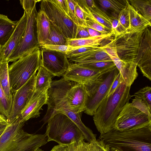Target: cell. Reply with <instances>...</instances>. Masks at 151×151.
I'll return each instance as SVG.
<instances>
[{"instance_id":"1","label":"cell","mask_w":151,"mask_h":151,"mask_svg":"<svg viewBox=\"0 0 151 151\" xmlns=\"http://www.w3.org/2000/svg\"><path fill=\"white\" fill-rule=\"evenodd\" d=\"M97 140L118 151H151V122L122 131L114 129Z\"/></svg>"},{"instance_id":"2","label":"cell","mask_w":151,"mask_h":151,"mask_svg":"<svg viewBox=\"0 0 151 151\" xmlns=\"http://www.w3.org/2000/svg\"><path fill=\"white\" fill-rule=\"evenodd\" d=\"M130 87L120 84L111 94L103 99L95 112L93 120L100 135L114 129L119 114L132 97L130 93Z\"/></svg>"},{"instance_id":"3","label":"cell","mask_w":151,"mask_h":151,"mask_svg":"<svg viewBox=\"0 0 151 151\" xmlns=\"http://www.w3.org/2000/svg\"><path fill=\"white\" fill-rule=\"evenodd\" d=\"M24 123L17 118L8 123L0 136V151H31L48 142L45 134H31L24 131Z\"/></svg>"},{"instance_id":"4","label":"cell","mask_w":151,"mask_h":151,"mask_svg":"<svg viewBox=\"0 0 151 151\" xmlns=\"http://www.w3.org/2000/svg\"><path fill=\"white\" fill-rule=\"evenodd\" d=\"M45 135L47 142L55 141L59 145H68L85 137L77 126L66 115L53 113L48 120Z\"/></svg>"},{"instance_id":"5","label":"cell","mask_w":151,"mask_h":151,"mask_svg":"<svg viewBox=\"0 0 151 151\" xmlns=\"http://www.w3.org/2000/svg\"><path fill=\"white\" fill-rule=\"evenodd\" d=\"M41 66L40 47L23 57L8 67L12 94L25 84Z\"/></svg>"},{"instance_id":"6","label":"cell","mask_w":151,"mask_h":151,"mask_svg":"<svg viewBox=\"0 0 151 151\" xmlns=\"http://www.w3.org/2000/svg\"><path fill=\"white\" fill-rule=\"evenodd\" d=\"M23 9L27 17L25 29L19 44L8 59V62H14L40 48L36 22L38 12L36 6Z\"/></svg>"},{"instance_id":"7","label":"cell","mask_w":151,"mask_h":151,"mask_svg":"<svg viewBox=\"0 0 151 151\" xmlns=\"http://www.w3.org/2000/svg\"><path fill=\"white\" fill-rule=\"evenodd\" d=\"M73 81L63 77L58 80L52 81L47 91V110L42 121L44 124L47 122L53 113H64L71 111L68 100V92L73 84Z\"/></svg>"},{"instance_id":"8","label":"cell","mask_w":151,"mask_h":151,"mask_svg":"<svg viewBox=\"0 0 151 151\" xmlns=\"http://www.w3.org/2000/svg\"><path fill=\"white\" fill-rule=\"evenodd\" d=\"M40 1V10L45 12L50 22L67 40L75 39L78 26L61 10L53 0H43Z\"/></svg>"},{"instance_id":"9","label":"cell","mask_w":151,"mask_h":151,"mask_svg":"<svg viewBox=\"0 0 151 151\" xmlns=\"http://www.w3.org/2000/svg\"><path fill=\"white\" fill-rule=\"evenodd\" d=\"M144 30L137 32L127 31L114 36L111 40L110 42L121 60L127 62L134 61Z\"/></svg>"},{"instance_id":"10","label":"cell","mask_w":151,"mask_h":151,"mask_svg":"<svg viewBox=\"0 0 151 151\" xmlns=\"http://www.w3.org/2000/svg\"><path fill=\"white\" fill-rule=\"evenodd\" d=\"M119 73V70L115 66L93 86L89 88H86L88 95L85 113L93 116L98 106L106 96L113 81Z\"/></svg>"},{"instance_id":"11","label":"cell","mask_w":151,"mask_h":151,"mask_svg":"<svg viewBox=\"0 0 151 151\" xmlns=\"http://www.w3.org/2000/svg\"><path fill=\"white\" fill-rule=\"evenodd\" d=\"M113 68L97 71L75 63H70L69 68L63 76L67 80L83 84L87 88H90L101 80L106 74Z\"/></svg>"},{"instance_id":"12","label":"cell","mask_w":151,"mask_h":151,"mask_svg":"<svg viewBox=\"0 0 151 151\" xmlns=\"http://www.w3.org/2000/svg\"><path fill=\"white\" fill-rule=\"evenodd\" d=\"M151 122V118L129 102L126 103L118 116L114 129L122 131L145 123Z\"/></svg>"},{"instance_id":"13","label":"cell","mask_w":151,"mask_h":151,"mask_svg":"<svg viewBox=\"0 0 151 151\" xmlns=\"http://www.w3.org/2000/svg\"><path fill=\"white\" fill-rule=\"evenodd\" d=\"M41 50V66L53 76H63L70 65L65 53L43 49Z\"/></svg>"},{"instance_id":"14","label":"cell","mask_w":151,"mask_h":151,"mask_svg":"<svg viewBox=\"0 0 151 151\" xmlns=\"http://www.w3.org/2000/svg\"><path fill=\"white\" fill-rule=\"evenodd\" d=\"M35 73L21 87L12 94V104L8 123L14 121L21 113L35 91Z\"/></svg>"},{"instance_id":"15","label":"cell","mask_w":151,"mask_h":151,"mask_svg":"<svg viewBox=\"0 0 151 151\" xmlns=\"http://www.w3.org/2000/svg\"><path fill=\"white\" fill-rule=\"evenodd\" d=\"M103 48L119 70L122 83L131 86L138 76L137 64L134 62H127L121 60L119 58L115 48L110 43L104 45Z\"/></svg>"},{"instance_id":"16","label":"cell","mask_w":151,"mask_h":151,"mask_svg":"<svg viewBox=\"0 0 151 151\" xmlns=\"http://www.w3.org/2000/svg\"><path fill=\"white\" fill-rule=\"evenodd\" d=\"M134 62L139 68L143 76L151 81V33L145 29L141 39Z\"/></svg>"},{"instance_id":"17","label":"cell","mask_w":151,"mask_h":151,"mask_svg":"<svg viewBox=\"0 0 151 151\" xmlns=\"http://www.w3.org/2000/svg\"><path fill=\"white\" fill-rule=\"evenodd\" d=\"M48 90L35 91L32 97L16 118L25 123L29 119L40 116L42 106L47 104Z\"/></svg>"},{"instance_id":"18","label":"cell","mask_w":151,"mask_h":151,"mask_svg":"<svg viewBox=\"0 0 151 151\" xmlns=\"http://www.w3.org/2000/svg\"><path fill=\"white\" fill-rule=\"evenodd\" d=\"M27 22V15L24 11L23 15L18 21L16 27L9 40L0 50V61L7 60L9 56L19 45L24 34Z\"/></svg>"},{"instance_id":"19","label":"cell","mask_w":151,"mask_h":151,"mask_svg":"<svg viewBox=\"0 0 151 151\" xmlns=\"http://www.w3.org/2000/svg\"><path fill=\"white\" fill-rule=\"evenodd\" d=\"M88 93L85 85L75 82L68 92V100L71 111L81 113L85 110Z\"/></svg>"},{"instance_id":"20","label":"cell","mask_w":151,"mask_h":151,"mask_svg":"<svg viewBox=\"0 0 151 151\" xmlns=\"http://www.w3.org/2000/svg\"><path fill=\"white\" fill-rule=\"evenodd\" d=\"M69 62L77 64L103 61L112 60L102 46L98 49L89 51L82 55L68 58Z\"/></svg>"},{"instance_id":"21","label":"cell","mask_w":151,"mask_h":151,"mask_svg":"<svg viewBox=\"0 0 151 151\" xmlns=\"http://www.w3.org/2000/svg\"><path fill=\"white\" fill-rule=\"evenodd\" d=\"M129 17V25L128 31L137 32L144 30L151 26V23L147 20L138 12L127 1Z\"/></svg>"},{"instance_id":"22","label":"cell","mask_w":151,"mask_h":151,"mask_svg":"<svg viewBox=\"0 0 151 151\" xmlns=\"http://www.w3.org/2000/svg\"><path fill=\"white\" fill-rule=\"evenodd\" d=\"M37 38L40 46L46 44L50 36V22L45 12H38L36 18Z\"/></svg>"},{"instance_id":"23","label":"cell","mask_w":151,"mask_h":151,"mask_svg":"<svg viewBox=\"0 0 151 151\" xmlns=\"http://www.w3.org/2000/svg\"><path fill=\"white\" fill-rule=\"evenodd\" d=\"M18 22V21H12L7 16L0 14V45L1 47L9 40Z\"/></svg>"},{"instance_id":"24","label":"cell","mask_w":151,"mask_h":151,"mask_svg":"<svg viewBox=\"0 0 151 151\" xmlns=\"http://www.w3.org/2000/svg\"><path fill=\"white\" fill-rule=\"evenodd\" d=\"M63 113L68 116L78 127L83 133L85 140L89 142H95L97 141L96 135L86 127L82 122L81 118V113L69 111Z\"/></svg>"},{"instance_id":"25","label":"cell","mask_w":151,"mask_h":151,"mask_svg":"<svg viewBox=\"0 0 151 151\" xmlns=\"http://www.w3.org/2000/svg\"><path fill=\"white\" fill-rule=\"evenodd\" d=\"M113 35V33L96 37L67 40V45L73 47L99 46L104 40Z\"/></svg>"},{"instance_id":"26","label":"cell","mask_w":151,"mask_h":151,"mask_svg":"<svg viewBox=\"0 0 151 151\" xmlns=\"http://www.w3.org/2000/svg\"><path fill=\"white\" fill-rule=\"evenodd\" d=\"M38 70L35 77V91H42L48 90L50 87L53 76L42 66Z\"/></svg>"},{"instance_id":"27","label":"cell","mask_w":151,"mask_h":151,"mask_svg":"<svg viewBox=\"0 0 151 151\" xmlns=\"http://www.w3.org/2000/svg\"><path fill=\"white\" fill-rule=\"evenodd\" d=\"M8 63L7 60L0 61V83L8 98L12 101L8 73Z\"/></svg>"},{"instance_id":"28","label":"cell","mask_w":151,"mask_h":151,"mask_svg":"<svg viewBox=\"0 0 151 151\" xmlns=\"http://www.w3.org/2000/svg\"><path fill=\"white\" fill-rule=\"evenodd\" d=\"M129 3L151 23V0H130Z\"/></svg>"},{"instance_id":"29","label":"cell","mask_w":151,"mask_h":151,"mask_svg":"<svg viewBox=\"0 0 151 151\" xmlns=\"http://www.w3.org/2000/svg\"><path fill=\"white\" fill-rule=\"evenodd\" d=\"M127 0H99L102 9L109 10L112 13L119 14L127 6ZM103 9V10H104Z\"/></svg>"},{"instance_id":"30","label":"cell","mask_w":151,"mask_h":151,"mask_svg":"<svg viewBox=\"0 0 151 151\" xmlns=\"http://www.w3.org/2000/svg\"><path fill=\"white\" fill-rule=\"evenodd\" d=\"M85 139L75 141L68 145V151H99L98 142H85Z\"/></svg>"},{"instance_id":"31","label":"cell","mask_w":151,"mask_h":151,"mask_svg":"<svg viewBox=\"0 0 151 151\" xmlns=\"http://www.w3.org/2000/svg\"><path fill=\"white\" fill-rule=\"evenodd\" d=\"M45 44L52 45H67L66 38L50 22V36Z\"/></svg>"},{"instance_id":"32","label":"cell","mask_w":151,"mask_h":151,"mask_svg":"<svg viewBox=\"0 0 151 151\" xmlns=\"http://www.w3.org/2000/svg\"><path fill=\"white\" fill-rule=\"evenodd\" d=\"M12 101L9 99L0 83V114L8 119L12 108Z\"/></svg>"},{"instance_id":"33","label":"cell","mask_w":151,"mask_h":151,"mask_svg":"<svg viewBox=\"0 0 151 151\" xmlns=\"http://www.w3.org/2000/svg\"><path fill=\"white\" fill-rule=\"evenodd\" d=\"M78 65L97 71L104 70L113 68L116 66L112 60L99 61Z\"/></svg>"},{"instance_id":"34","label":"cell","mask_w":151,"mask_h":151,"mask_svg":"<svg viewBox=\"0 0 151 151\" xmlns=\"http://www.w3.org/2000/svg\"><path fill=\"white\" fill-rule=\"evenodd\" d=\"M132 96L142 99L151 110V88L150 86H146L141 88Z\"/></svg>"},{"instance_id":"35","label":"cell","mask_w":151,"mask_h":151,"mask_svg":"<svg viewBox=\"0 0 151 151\" xmlns=\"http://www.w3.org/2000/svg\"><path fill=\"white\" fill-rule=\"evenodd\" d=\"M101 46L73 47L71 51L67 52L66 54L68 58L79 56L89 51L99 49Z\"/></svg>"},{"instance_id":"36","label":"cell","mask_w":151,"mask_h":151,"mask_svg":"<svg viewBox=\"0 0 151 151\" xmlns=\"http://www.w3.org/2000/svg\"><path fill=\"white\" fill-rule=\"evenodd\" d=\"M118 15L113 13L110 14L112 32L114 36L119 35L127 31L120 24L118 19Z\"/></svg>"},{"instance_id":"37","label":"cell","mask_w":151,"mask_h":151,"mask_svg":"<svg viewBox=\"0 0 151 151\" xmlns=\"http://www.w3.org/2000/svg\"><path fill=\"white\" fill-rule=\"evenodd\" d=\"M130 103L132 106L138 109L151 118V110L142 99L135 98Z\"/></svg>"},{"instance_id":"38","label":"cell","mask_w":151,"mask_h":151,"mask_svg":"<svg viewBox=\"0 0 151 151\" xmlns=\"http://www.w3.org/2000/svg\"><path fill=\"white\" fill-rule=\"evenodd\" d=\"M85 27L94 29L103 34H108L113 33L112 32L104 27L94 19L91 18L87 19Z\"/></svg>"},{"instance_id":"39","label":"cell","mask_w":151,"mask_h":151,"mask_svg":"<svg viewBox=\"0 0 151 151\" xmlns=\"http://www.w3.org/2000/svg\"><path fill=\"white\" fill-rule=\"evenodd\" d=\"M118 19L122 27L126 31H128L129 25V17L127 5L119 13Z\"/></svg>"},{"instance_id":"40","label":"cell","mask_w":151,"mask_h":151,"mask_svg":"<svg viewBox=\"0 0 151 151\" xmlns=\"http://www.w3.org/2000/svg\"><path fill=\"white\" fill-rule=\"evenodd\" d=\"M41 49L63 52L66 53L70 51L71 47L68 45H52L44 44L40 46Z\"/></svg>"},{"instance_id":"41","label":"cell","mask_w":151,"mask_h":151,"mask_svg":"<svg viewBox=\"0 0 151 151\" xmlns=\"http://www.w3.org/2000/svg\"><path fill=\"white\" fill-rule=\"evenodd\" d=\"M75 1L76 14L79 26L85 27L87 19V17L76 0H75Z\"/></svg>"},{"instance_id":"42","label":"cell","mask_w":151,"mask_h":151,"mask_svg":"<svg viewBox=\"0 0 151 151\" xmlns=\"http://www.w3.org/2000/svg\"><path fill=\"white\" fill-rule=\"evenodd\" d=\"M68 4L69 17L78 26H79L75 12V1L73 0H67Z\"/></svg>"},{"instance_id":"43","label":"cell","mask_w":151,"mask_h":151,"mask_svg":"<svg viewBox=\"0 0 151 151\" xmlns=\"http://www.w3.org/2000/svg\"><path fill=\"white\" fill-rule=\"evenodd\" d=\"M76 1L83 11L87 19L92 18V13L86 3V0H76Z\"/></svg>"},{"instance_id":"44","label":"cell","mask_w":151,"mask_h":151,"mask_svg":"<svg viewBox=\"0 0 151 151\" xmlns=\"http://www.w3.org/2000/svg\"><path fill=\"white\" fill-rule=\"evenodd\" d=\"M121 83H122L121 81L120 74L119 72L113 81L106 96H108L111 94L116 90L118 86Z\"/></svg>"},{"instance_id":"45","label":"cell","mask_w":151,"mask_h":151,"mask_svg":"<svg viewBox=\"0 0 151 151\" xmlns=\"http://www.w3.org/2000/svg\"><path fill=\"white\" fill-rule=\"evenodd\" d=\"M53 1L61 10L69 17L68 0H53Z\"/></svg>"},{"instance_id":"46","label":"cell","mask_w":151,"mask_h":151,"mask_svg":"<svg viewBox=\"0 0 151 151\" xmlns=\"http://www.w3.org/2000/svg\"><path fill=\"white\" fill-rule=\"evenodd\" d=\"M90 37L85 27L78 26L77 32L75 39H81Z\"/></svg>"},{"instance_id":"47","label":"cell","mask_w":151,"mask_h":151,"mask_svg":"<svg viewBox=\"0 0 151 151\" xmlns=\"http://www.w3.org/2000/svg\"><path fill=\"white\" fill-rule=\"evenodd\" d=\"M50 151H68V145L59 144L54 146Z\"/></svg>"},{"instance_id":"48","label":"cell","mask_w":151,"mask_h":151,"mask_svg":"<svg viewBox=\"0 0 151 151\" xmlns=\"http://www.w3.org/2000/svg\"><path fill=\"white\" fill-rule=\"evenodd\" d=\"M88 32L90 37H96L103 35L101 33L92 28L85 27Z\"/></svg>"},{"instance_id":"49","label":"cell","mask_w":151,"mask_h":151,"mask_svg":"<svg viewBox=\"0 0 151 151\" xmlns=\"http://www.w3.org/2000/svg\"><path fill=\"white\" fill-rule=\"evenodd\" d=\"M0 123L8 124L7 119L4 115L0 114Z\"/></svg>"},{"instance_id":"50","label":"cell","mask_w":151,"mask_h":151,"mask_svg":"<svg viewBox=\"0 0 151 151\" xmlns=\"http://www.w3.org/2000/svg\"><path fill=\"white\" fill-rule=\"evenodd\" d=\"M99 144V151H104L103 146L99 141H97Z\"/></svg>"},{"instance_id":"51","label":"cell","mask_w":151,"mask_h":151,"mask_svg":"<svg viewBox=\"0 0 151 151\" xmlns=\"http://www.w3.org/2000/svg\"><path fill=\"white\" fill-rule=\"evenodd\" d=\"M104 151H109L108 147L103 144Z\"/></svg>"},{"instance_id":"52","label":"cell","mask_w":151,"mask_h":151,"mask_svg":"<svg viewBox=\"0 0 151 151\" xmlns=\"http://www.w3.org/2000/svg\"><path fill=\"white\" fill-rule=\"evenodd\" d=\"M31 151H43L42 149L40 148H37L34 150H32Z\"/></svg>"},{"instance_id":"53","label":"cell","mask_w":151,"mask_h":151,"mask_svg":"<svg viewBox=\"0 0 151 151\" xmlns=\"http://www.w3.org/2000/svg\"><path fill=\"white\" fill-rule=\"evenodd\" d=\"M8 124L3 123H0V127L6 125H7Z\"/></svg>"},{"instance_id":"54","label":"cell","mask_w":151,"mask_h":151,"mask_svg":"<svg viewBox=\"0 0 151 151\" xmlns=\"http://www.w3.org/2000/svg\"><path fill=\"white\" fill-rule=\"evenodd\" d=\"M108 148H109V151H118L117 150L115 149H114L109 148L108 147Z\"/></svg>"},{"instance_id":"55","label":"cell","mask_w":151,"mask_h":151,"mask_svg":"<svg viewBox=\"0 0 151 151\" xmlns=\"http://www.w3.org/2000/svg\"><path fill=\"white\" fill-rule=\"evenodd\" d=\"M5 129H3L1 131H0V136L2 134L3 132L4 131V130Z\"/></svg>"},{"instance_id":"56","label":"cell","mask_w":151,"mask_h":151,"mask_svg":"<svg viewBox=\"0 0 151 151\" xmlns=\"http://www.w3.org/2000/svg\"><path fill=\"white\" fill-rule=\"evenodd\" d=\"M1 46L0 45V50H1Z\"/></svg>"}]
</instances>
